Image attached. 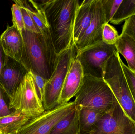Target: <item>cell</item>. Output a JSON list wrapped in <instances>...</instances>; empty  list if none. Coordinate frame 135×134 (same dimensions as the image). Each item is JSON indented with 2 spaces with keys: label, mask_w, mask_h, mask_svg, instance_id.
<instances>
[{
  "label": "cell",
  "mask_w": 135,
  "mask_h": 134,
  "mask_svg": "<svg viewBox=\"0 0 135 134\" xmlns=\"http://www.w3.org/2000/svg\"><path fill=\"white\" fill-rule=\"evenodd\" d=\"M45 12L58 54L74 44V26L79 0L38 1Z\"/></svg>",
  "instance_id": "cell-1"
},
{
  "label": "cell",
  "mask_w": 135,
  "mask_h": 134,
  "mask_svg": "<svg viewBox=\"0 0 135 134\" xmlns=\"http://www.w3.org/2000/svg\"><path fill=\"white\" fill-rule=\"evenodd\" d=\"M24 49L21 63L28 72L48 80L54 70L58 55L50 28L40 34L24 30L22 33Z\"/></svg>",
  "instance_id": "cell-2"
},
{
  "label": "cell",
  "mask_w": 135,
  "mask_h": 134,
  "mask_svg": "<svg viewBox=\"0 0 135 134\" xmlns=\"http://www.w3.org/2000/svg\"><path fill=\"white\" fill-rule=\"evenodd\" d=\"M75 106L79 110L111 111L118 103L112 90L102 78L84 75L81 86L75 97Z\"/></svg>",
  "instance_id": "cell-3"
},
{
  "label": "cell",
  "mask_w": 135,
  "mask_h": 134,
  "mask_svg": "<svg viewBox=\"0 0 135 134\" xmlns=\"http://www.w3.org/2000/svg\"><path fill=\"white\" fill-rule=\"evenodd\" d=\"M119 54L116 50L106 62L102 78L112 90L126 115L135 124V103L124 76Z\"/></svg>",
  "instance_id": "cell-4"
},
{
  "label": "cell",
  "mask_w": 135,
  "mask_h": 134,
  "mask_svg": "<svg viewBox=\"0 0 135 134\" xmlns=\"http://www.w3.org/2000/svg\"><path fill=\"white\" fill-rule=\"evenodd\" d=\"M12 111H18L30 119L36 118L45 111L39 97L31 72L24 77L17 88L9 98Z\"/></svg>",
  "instance_id": "cell-5"
},
{
  "label": "cell",
  "mask_w": 135,
  "mask_h": 134,
  "mask_svg": "<svg viewBox=\"0 0 135 134\" xmlns=\"http://www.w3.org/2000/svg\"><path fill=\"white\" fill-rule=\"evenodd\" d=\"M76 51L75 45H73L58 55L54 70L45 85L42 101L45 111L54 109L59 105L63 83Z\"/></svg>",
  "instance_id": "cell-6"
},
{
  "label": "cell",
  "mask_w": 135,
  "mask_h": 134,
  "mask_svg": "<svg viewBox=\"0 0 135 134\" xmlns=\"http://www.w3.org/2000/svg\"><path fill=\"white\" fill-rule=\"evenodd\" d=\"M115 45H109L102 41L77 50L75 58L80 62L84 75L102 78L106 62L116 51Z\"/></svg>",
  "instance_id": "cell-7"
},
{
  "label": "cell",
  "mask_w": 135,
  "mask_h": 134,
  "mask_svg": "<svg viewBox=\"0 0 135 134\" xmlns=\"http://www.w3.org/2000/svg\"><path fill=\"white\" fill-rule=\"evenodd\" d=\"M75 108L74 101L58 105L42 115L30 119L25 125L9 134H50L55 125Z\"/></svg>",
  "instance_id": "cell-8"
},
{
  "label": "cell",
  "mask_w": 135,
  "mask_h": 134,
  "mask_svg": "<svg viewBox=\"0 0 135 134\" xmlns=\"http://www.w3.org/2000/svg\"><path fill=\"white\" fill-rule=\"evenodd\" d=\"M88 134H135V124L118 102L104 114L94 130Z\"/></svg>",
  "instance_id": "cell-9"
},
{
  "label": "cell",
  "mask_w": 135,
  "mask_h": 134,
  "mask_svg": "<svg viewBox=\"0 0 135 134\" xmlns=\"http://www.w3.org/2000/svg\"><path fill=\"white\" fill-rule=\"evenodd\" d=\"M107 23L101 0H95L91 22L80 40L75 45L77 50L102 41L103 26Z\"/></svg>",
  "instance_id": "cell-10"
},
{
  "label": "cell",
  "mask_w": 135,
  "mask_h": 134,
  "mask_svg": "<svg viewBox=\"0 0 135 134\" xmlns=\"http://www.w3.org/2000/svg\"><path fill=\"white\" fill-rule=\"evenodd\" d=\"M28 73L21 63L5 55L0 74V85L9 98Z\"/></svg>",
  "instance_id": "cell-11"
},
{
  "label": "cell",
  "mask_w": 135,
  "mask_h": 134,
  "mask_svg": "<svg viewBox=\"0 0 135 134\" xmlns=\"http://www.w3.org/2000/svg\"><path fill=\"white\" fill-rule=\"evenodd\" d=\"M76 56V55H75ZM74 57L63 83L58 101V105L70 102L80 89L84 77L82 67L79 61Z\"/></svg>",
  "instance_id": "cell-12"
},
{
  "label": "cell",
  "mask_w": 135,
  "mask_h": 134,
  "mask_svg": "<svg viewBox=\"0 0 135 134\" xmlns=\"http://www.w3.org/2000/svg\"><path fill=\"white\" fill-rule=\"evenodd\" d=\"M5 54L21 63L24 49L22 34L13 25L8 26L0 35Z\"/></svg>",
  "instance_id": "cell-13"
},
{
  "label": "cell",
  "mask_w": 135,
  "mask_h": 134,
  "mask_svg": "<svg viewBox=\"0 0 135 134\" xmlns=\"http://www.w3.org/2000/svg\"><path fill=\"white\" fill-rule=\"evenodd\" d=\"M94 1L95 0L80 1L74 26L73 41L75 45L82 37L90 24Z\"/></svg>",
  "instance_id": "cell-14"
},
{
  "label": "cell",
  "mask_w": 135,
  "mask_h": 134,
  "mask_svg": "<svg viewBox=\"0 0 135 134\" xmlns=\"http://www.w3.org/2000/svg\"><path fill=\"white\" fill-rule=\"evenodd\" d=\"M117 51L122 55L127 67L135 72V40L131 36L121 34L115 45Z\"/></svg>",
  "instance_id": "cell-15"
},
{
  "label": "cell",
  "mask_w": 135,
  "mask_h": 134,
  "mask_svg": "<svg viewBox=\"0 0 135 134\" xmlns=\"http://www.w3.org/2000/svg\"><path fill=\"white\" fill-rule=\"evenodd\" d=\"M80 111L75 107L71 113L55 125L50 134H80Z\"/></svg>",
  "instance_id": "cell-16"
},
{
  "label": "cell",
  "mask_w": 135,
  "mask_h": 134,
  "mask_svg": "<svg viewBox=\"0 0 135 134\" xmlns=\"http://www.w3.org/2000/svg\"><path fill=\"white\" fill-rule=\"evenodd\" d=\"M105 113L98 110L89 109L80 110V134H88L93 130Z\"/></svg>",
  "instance_id": "cell-17"
},
{
  "label": "cell",
  "mask_w": 135,
  "mask_h": 134,
  "mask_svg": "<svg viewBox=\"0 0 135 134\" xmlns=\"http://www.w3.org/2000/svg\"><path fill=\"white\" fill-rule=\"evenodd\" d=\"M20 1L40 30L41 33L50 28L45 12L38 1Z\"/></svg>",
  "instance_id": "cell-18"
},
{
  "label": "cell",
  "mask_w": 135,
  "mask_h": 134,
  "mask_svg": "<svg viewBox=\"0 0 135 134\" xmlns=\"http://www.w3.org/2000/svg\"><path fill=\"white\" fill-rule=\"evenodd\" d=\"M30 118L18 111H13L7 116L0 118V130L6 134L17 130L25 124Z\"/></svg>",
  "instance_id": "cell-19"
},
{
  "label": "cell",
  "mask_w": 135,
  "mask_h": 134,
  "mask_svg": "<svg viewBox=\"0 0 135 134\" xmlns=\"http://www.w3.org/2000/svg\"><path fill=\"white\" fill-rule=\"evenodd\" d=\"M134 15L135 0H123L110 22L115 25H119Z\"/></svg>",
  "instance_id": "cell-20"
},
{
  "label": "cell",
  "mask_w": 135,
  "mask_h": 134,
  "mask_svg": "<svg viewBox=\"0 0 135 134\" xmlns=\"http://www.w3.org/2000/svg\"><path fill=\"white\" fill-rule=\"evenodd\" d=\"M20 7L22 13L25 30L36 34H40L41 31L34 22L31 16L24 6L21 2L20 0L13 1Z\"/></svg>",
  "instance_id": "cell-21"
},
{
  "label": "cell",
  "mask_w": 135,
  "mask_h": 134,
  "mask_svg": "<svg viewBox=\"0 0 135 134\" xmlns=\"http://www.w3.org/2000/svg\"><path fill=\"white\" fill-rule=\"evenodd\" d=\"M119 35L116 28L109 23L104 24L102 29V41L109 45H115Z\"/></svg>",
  "instance_id": "cell-22"
},
{
  "label": "cell",
  "mask_w": 135,
  "mask_h": 134,
  "mask_svg": "<svg viewBox=\"0 0 135 134\" xmlns=\"http://www.w3.org/2000/svg\"><path fill=\"white\" fill-rule=\"evenodd\" d=\"M122 1L123 0H101L107 23L110 22Z\"/></svg>",
  "instance_id": "cell-23"
},
{
  "label": "cell",
  "mask_w": 135,
  "mask_h": 134,
  "mask_svg": "<svg viewBox=\"0 0 135 134\" xmlns=\"http://www.w3.org/2000/svg\"><path fill=\"white\" fill-rule=\"evenodd\" d=\"M13 25L22 34L25 28L22 13L19 6L17 4H13L11 8Z\"/></svg>",
  "instance_id": "cell-24"
},
{
  "label": "cell",
  "mask_w": 135,
  "mask_h": 134,
  "mask_svg": "<svg viewBox=\"0 0 135 134\" xmlns=\"http://www.w3.org/2000/svg\"><path fill=\"white\" fill-rule=\"evenodd\" d=\"M121 64L127 82L135 103V72L130 69L122 60Z\"/></svg>",
  "instance_id": "cell-25"
},
{
  "label": "cell",
  "mask_w": 135,
  "mask_h": 134,
  "mask_svg": "<svg viewBox=\"0 0 135 134\" xmlns=\"http://www.w3.org/2000/svg\"><path fill=\"white\" fill-rule=\"evenodd\" d=\"M9 97L0 85V118L10 115L13 111L9 106Z\"/></svg>",
  "instance_id": "cell-26"
},
{
  "label": "cell",
  "mask_w": 135,
  "mask_h": 134,
  "mask_svg": "<svg viewBox=\"0 0 135 134\" xmlns=\"http://www.w3.org/2000/svg\"><path fill=\"white\" fill-rule=\"evenodd\" d=\"M124 22L121 34L127 35L135 40V15L131 17Z\"/></svg>",
  "instance_id": "cell-27"
},
{
  "label": "cell",
  "mask_w": 135,
  "mask_h": 134,
  "mask_svg": "<svg viewBox=\"0 0 135 134\" xmlns=\"http://www.w3.org/2000/svg\"><path fill=\"white\" fill-rule=\"evenodd\" d=\"M32 74L35 80L36 87L39 97L42 102L45 85L47 80L38 75L36 74L32 73Z\"/></svg>",
  "instance_id": "cell-28"
},
{
  "label": "cell",
  "mask_w": 135,
  "mask_h": 134,
  "mask_svg": "<svg viewBox=\"0 0 135 134\" xmlns=\"http://www.w3.org/2000/svg\"><path fill=\"white\" fill-rule=\"evenodd\" d=\"M5 54L2 46L1 42V39H0V74H1V71L2 67V64H3V61L4 58Z\"/></svg>",
  "instance_id": "cell-29"
},
{
  "label": "cell",
  "mask_w": 135,
  "mask_h": 134,
  "mask_svg": "<svg viewBox=\"0 0 135 134\" xmlns=\"http://www.w3.org/2000/svg\"><path fill=\"white\" fill-rule=\"evenodd\" d=\"M0 134H6V133H4V132H3V131H2L1 130H0Z\"/></svg>",
  "instance_id": "cell-30"
}]
</instances>
